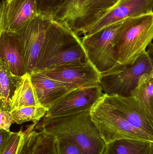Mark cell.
<instances>
[{"label":"cell","mask_w":153,"mask_h":154,"mask_svg":"<svg viewBox=\"0 0 153 154\" xmlns=\"http://www.w3.org/2000/svg\"><path fill=\"white\" fill-rule=\"evenodd\" d=\"M89 62L79 36L68 27L53 19L47 31L34 72Z\"/></svg>","instance_id":"1"},{"label":"cell","mask_w":153,"mask_h":154,"mask_svg":"<svg viewBox=\"0 0 153 154\" xmlns=\"http://www.w3.org/2000/svg\"><path fill=\"white\" fill-rule=\"evenodd\" d=\"M90 110L59 117H44L35 128L53 136L72 140L83 154H102L107 144L92 119Z\"/></svg>","instance_id":"2"},{"label":"cell","mask_w":153,"mask_h":154,"mask_svg":"<svg viewBox=\"0 0 153 154\" xmlns=\"http://www.w3.org/2000/svg\"><path fill=\"white\" fill-rule=\"evenodd\" d=\"M153 40V12L123 20L114 42L118 63L131 66L146 52Z\"/></svg>","instance_id":"3"},{"label":"cell","mask_w":153,"mask_h":154,"mask_svg":"<svg viewBox=\"0 0 153 154\" xmlns=\"http://www.w3.org/2000/svg\"><path fill=\"white\" fill-rule=\"evenodd\" d=\"M120 0H67L53 19L66 26L78 36L113 9Z\"/></svg>","instance_id":"4"},{"label":"cell","mask_w":153,"mask_h":154,"mask_svg":"<svg viewBox=\"0 0 153 154\" xmlns=\"http://www.w3.org/2000/svg\"><path fill=\"white\" fill-rule=\"evenodd\" d=\"M123 21L107 26L81 39L89 61L101 76L114 74L125 67L118 63L114 45L116 35Z\"/></svg>","instance_id":"5"},{"label":"cell","mask_w":153,"mask_h":154,"mask_svg":"<svg viewBox=\"0 0 153 154\" xmlns=\"http://www.w3.org/2000/svg\"><path fill=\"white\" fill-rule=\"evenodd\" d=\"M90 113L106 144L124 138L149 141L144 134L118 112L105 94L93 105Z\"/></svg>","instance_id":"6"},{"label":"cell","mask_w":153,"mask_h":154,"mask_svg":"<svg viewBox=\"0 0 153 154\" xmlns=\"http://www.w3.org/2000/svg\"><path fill=\"white\" fill-rule=\"evenodd\" d=\"M53 19L39 15L15 31L19 40L27 73L35 72L49 27Z\"/></svg>","instance_id":"7"},{"label":"cell","mask_w":153,"mask_h":154,"mask_svg":"<svg viewBox=\"0 0 153 154\" xmlns=\"http://www.w3.org/2000/svg\"><path fill=\"white\" fill-rule=\"evenodd\" d=\"M152 70L146 51L134 65L125 66L122 70L114 74L101 76L100 85L104 94L109 96L128 97L131 96L141 76Z\"/></svg>","instance_id":"8"},{"label":"cell","mask_w":153,"mask_h":154,"mask_svg":"<svg viewBox=\"0 0 153 154\" xmlns=\"http://www.w3.org/2000/svg\"><path fill=\"white\" fill-rule=\"evenodd\" d=\"M104 94L100 85L75 89L51 108L45 117H59L90 110Z\"/></svg>","instance_id":"9"},{"label":"cell","mask_w":153,"mask_h":154,"mask_svg":"<svg viewBox=\"0 0 153 154\" xmlns=\"http://www.w3.org/2000/svg\"><path fill=\"white\" fill-rule=\"evenodd\" d=\"M0 32H15L38 16L36 0H1Z\"/></svg>","instance_id":"10"},{"label":"cell","mask_w":153,"mask_h":154,"mask_svg":"<svg viewBox=\"0 0 153 154\" xmlns=\"http://www.w3.org/2000/svg\"><path fill=\"white\" fill-rule=\"evenodd\" d=\"M40 73L77 88H90L100 85V74L90 62L59 67Z\"/></svg>","instance_id":"11"},{"label":"cell","mask_w":153,"mask_h":154,"mask_svg":"<svg viewBox=\"0 0 153 154\" xmlns=\"http://www.w3.org/2000/svg\"><path fill=\"white\" fill-rule=\"evenodd\" d=\"M153 12V0H120L118 3L84 34L91 35L107 26L128 18Z\"/></svg>","instance_id":"12"},{"label":"cell","mask_w":153,"mask_h":154,"mask_svg":"<svg viewBox=\"0 0 153 154\" xmlns=\"http://www.w3.org/2000/svg\"><path fill=\"white\" fill-rule=\"evenodd\" d=\"M30 75L40 104L48 110L68 92L78 88L40 72H33Z\"/></svg>","instance_id":"13"},{"label":"cell","mask_w":153,"mask_h":154,"mask_svg":"<svg viewBox=\"0 0 153 154\" xmlns=\"http://www.w3.org/2000/svg\"><path fill=\"white\" fill-rule=\"evenodd\" d=\"M113 106L133 127L139 130L153 142V129L149 120L141 110L134 100L128 97L106 94Z\"/></svg>","instance_id":"14"},{"label":"cell","mask_w":153,"mask_h":154,"mask_svg":"<svg viewBox=\"0 0 153 154\" xmlns=\"http://www.w3.org/2000/svg\"><path fill=\"white\" fill-rule=\"evenodd\" d=\"M0 58L14 75L22 77L27 74L21 45L15 32H0Z\"/></svg>","instance_id":"15"},{"label":"cell","mask_w":153,"mask_h":154,"mask_svg":"<svg viewBox=\"0 0 153 154\" xmlns=\"http://www.w3.org/2000/svg\"><path fill=\"white\" fill-rule=\"evenodd\" d=\"M37 123L28 125L17 154H57L55 137L36 128Z\"/></svg>","instance_id":"16"},{"label":"cell","mask_w":153,"mask_h":154,"mask_svg":"<svg viewBox=\"0 0 153 154\" xmlns=\"http://www.w3.org/2000/svg\"><path fill=\"white\" fill-rule=\"evenodd\" d=\"M32 106H40L35 88L27 73L20 77L16 89L10 102V113L14 109Z\"/></svg>","instance_id":"17"},{"label":"cell","mask_w":153,"mask_h":154,"mask_svg":"<svg viewBox=\"0 0 153 154\" xmlns=\"http://www.w3.org/2000/svg\"><path fill=\"white\" fill-rule=\"evenodd\" d=\"M152 143L139 139H118L107 144L102 154H150Z\"/></svg>","instance_id":"18"},{"label":"cell","mask_w":153,"mask_h":154,"mask_svg":"<svg viewBox=\"0 0 153 154\" xmlns=\"http://www.w3.org/2000/svg\"><path fill=\"white\" fill-rule=\"evenodd\" d=\"M20 77L13 75L6 63L0 58L1 110L10 113V102Z\"/></svg>","instance_id":"19"},{"label":"cell","mask_w":153,"mask_h":154,"mask_svg":"<svg viewBox=\"0 0 153 154\" xmlns=\"http://www.w3.org/2000/svg\"><path fill=\"white\" fill-rule=\"evenodd\" d=\"M153 96V75L150 73H145L140 77L131 96L146 118L149 115L150 101Z\"/></svg>","instance_id":"20"},{"label":"cell","mask_w":153,"mask_h":154,"mask_svg":"<svg viewBox=\"0 0 153 154\" xmlns=\"http://www.w3.org/2000/svg\"><path fill=\"white\" fill-rule=\"evenodd\" d=\"M48 111L42 106H32L14 109L10 113L15 123L21 125L30 121L33 123H39L46 116Z\"/></svg>","instance_id":"21"},{"label":"cell","mask_w":153,"mask_h":154,"mask_svg":"<svg viewBox=\"0 0 153 154\" xmlns=\"http://www.w3.org/2000/svg\"><path fill=\"white\" fill-rule=\"evenodd\" d=\"M67 0H36L40 15L53 19Z\"/></svg>","instance_id":"22"},{"label":"cell","mask_w":153,"mask_h":154,"mask_svg":"<svg viewBox=\"0 0 153 154\" xmlns=\"http://www.w3.org/2000/svg\"><path fill=\"white\" fill-rule=\"evenodd\" d=\"M57 154H83L81 150L72 140L66 137H54Z\"/></svg>","instance_id":"23"},{"label":"cell","mask_w":153,"mask_h":154,"mask_svg":"<svg viewBox=\"0 0 153 154\" xmlns=\"http://www.w3.org/2000/svg\"><path fill=\"white\" fill-rule=\"evenodd\" d=\"M23 135V131L22 129L16 133L12 132L5 147L0 152V154H17Z\"/></svg>","instance_id":"24"},{"label":"cell","mask_w":153,"mask_h":154,"mask_svg":"<svg viewBox=\"0 0 153 154\" xmlns=\"http://www.w3.org/2000/svg\"><path fill=\"white\" fill-rule=\"evenodd\" d=\"M1 123L0 129L10 131V127L12 124L15 123L10 112H6L0 109Z\"/></svg>","instance_id":"25"},{"label":"cell","mask_w":153,"mask_h":154,"mask_svg":"<svg viewBox=\"0 0 153 154\" xmlns=\"http://www.w3.org/2000/svg\"><path fill=\"white\" fill-rule=\"evenodd\" d=\"M12 132L0 129V152L3 150Z\"/></svg>","instance_id":"26"},{"label":"cell","mask_w":153,"mask_h":154,"mask_svg":"<svg viewBox=\"0 0 153 154\" xmlns=\"http://www.w3.org/2000/svg\"><path fill=\"white\" fill-rule=\"evenodd\" d=\"M146 53L151 62L152 70L150 72L153 75V43H152L146 49Z\"/></svg>","instance_id":"27"},{"label":"cell","mask_w":153,"mask_h":154,"mask_svg":"<svg viewBox=\"0 0 153 154\" xmlns=\"http://www.w3.org/2000/svg\"><path fill=\"white\" fill-rule=\"evenodd\" d=\"M153 129V96L150 101L149 115L147 117Z\"/></svg>","instance_id":"28"},{"label":"cell","mask_w":153,"mask_h":154,"mask_svg":"<svg viewBox=\"0 0 153 154\" xmlns=\"http://www.w3.org/2000/svg\"><path fill=\"white\" fill-rule=\"evenodd\" d=\"M150 154H153V142L152 143V146H151V151H150Z\"/></svg>","instance_id":"29"}]
</instances>
